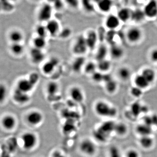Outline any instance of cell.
Returning a JSON list of instances; mask_svg holds the SVG:
<instances>
[{
  "instance_id": "cell-16",
  "label": "cell",
  "mask_w": 157,
  "mask_h": 157,
  "mask_svg": "<svg viewBox=\"0 0 157 157\" xmlns=\"http://www.w3.org/2000/svg\"><path fill=\"white\" fill-rule=\"evenodd\" d=\"M15 117L11 115H7L3 117L2 120V125L7 130H12L16 125Z\"/></svg>"
},
{
  "instance_id": "cell-52",
  "label": "cell",
  "mask_w": 157,
  "mask_h": 157,
  "mask_svg": "<svg viewBox=\"0 0 157 157\" xmlns=\"http://www.w3.org/2000/svg\"><path fill=\"white\" fill-rule=\"evenodd\" d=\"M51 157H67L62 154L60 152L56 151L52 154Z\"/></svg>"
},
{
  "instance_id": "cell-22",
  "label": "cell",
  "mask_w": 157,
  "mask_h": 157,
  "mask_svg": "<svg viewBox=\"0 0 157 157\" xmlns=\"http://www.w3.org/2000/svg\"><path fill=\"white\" fill-rule=\"evenodd\" d=\"M136 132L141 136L151 135L152 133V127L143 123L137 125L136 127Z\"/></svg>"
},
{
  "instance_id": "cell-49",
  "label": "cell",
  "mask_w": 157,
  "mask_h": 157,
  "mask_svg": "<svg viewBox=\"0 0 157 157\" xmlns=\"http://www.w3.org/2000/svg\"><path fill=\"white\" fill-rule=\"evenodd\" d=\"M0 157H11V153L6 147V144L2 146Z\"/></svg>"
},
{
  "instance_id": "cell-3",
  "label": "cell",
  "mask_w": 157,
  "mask_h": 157,
  "mask_svg": "<svg viewBox=\"0 0 157 157\" xmlns=\"http://www.w3.org/2000/svg\"><path fill=\"white\" fill-rule=\"evenodd\" d=\"M88 49L85 37L82 35L76 38L73 47V53L78 56L84 54Z\"/></svg>"
},
{
  "instance_id": "cell-27",
  "label": "cell",
  "mask_w": 157,
  "mask_h": 157,
  "mask_svg": "<svg viewBox=\"0 0 157 157\" xmlns=\"http://www.w3.org/2000/svg\"><path fill=\"white\" fill-rule=\"evenodd\" d=\"M10 50L14 55L19 56L23 53L25 50L24 46L21 43H12L10 46Z\"/></svg>"
},
{
  "instance_id": "cell-36",
  "label": "cell",
  "mask_w": 157,
  "mask_h": 157,
  "mask_svg": "<svg viewBox=\"0 0 157 157\" xmlns=\"http://www.w3.org/2000/svg\"><path fill=\"white\" fill-rule=\"evenodd\" d=\"M128 128L126 125L123 123L116 124L114 132L119 135H124L126 134Z\"/></svg>"
},
{
  "instance_id": "cell-15",
  "label": "cell",
  "mask_w": 157,
  "mask_h": 157,
  "mask_svg": "<svg viewBox=\"0 0 157 157\" xmlns=\"http://www.w3.org/2000/svg\"><path fill=\"white\" fill-rule=\"evenodd\" d=\"M85 38L88 49H94L98 40V35L97 33L94 30L89 31Z\"/></svg>"
},
{
  "instance_id": "cell-40",
  "label": "cell",
  "mask_w": 157,
  "mask_h": 157,
  "mask_svg": "<svg viewBox=\"0 0 157 157\" xmlns=\"http://www.w3.org/2000/svg\"><path fill=\"white\" fill-rule=\"evenodd\" d=\"M97 68V65L93 62H89L84 67L85 72L88 74L92 75L96 72Z\"/></svg>"
},
{
  "instance_id": "cell-57",
  "label": "cell",
  "mask_w": 157,
  "mask_h": 157,
  "mask_svg": "<svg viewBox=\"0 0 157 157\" xmlns=\"http://www.w3.org/2000/svg\"><path fill=\"white\" fill-rule=\"evenodd\" d=\"M155 127H156V128H157V124H156L155 125Z\"/></svg>"
},
{
  "instance_id": "cell-20",
  "label": "cell",
  "mask_w": 157,
  "mask_h": 157,
  "mask_svg": "<svg viewBox=\"0 0 157 157\" xmlns=\"http://www.w3.org/2000/svg\"><path fill=\"white\" fill-rule=\"evenodd\" d=\"M132 11L127 8H124L118 11L117 16L120 21L126 22L131 19Z\"/></svg>"
},
{
  "instance_id": "cell-38",
  "label": "cell",
  "mask_w": 157,
  "mask_h": 157,
  "mask_svg": "<svg viewBox=\"0 0 157 157\" xmlns=\"http://www.w3.org/2000/svg\"><path fill=\"white\" fill-rule=\"evenodd\" d=\"M119 76L122 79L124 80L129 79L131 76V73L130 70L128 68L122 67L119 70Z\"/></svg>"
},
{
  "instance_id": "cell-19",
  "label": "cell",
  "mask_w": 157,
  "mask_h": 157,
  "mask_svg": "<svg viewBox=\"0 0 157 157\" xmlns=\"http://www.w3.org/2000/svg\"><path fill=\"white\" fill-rule=\"evenodd\" d=\"M98 9L104 13L109 12L112 8V0H100L97 3Z\"/></svg>"
},
{
  "instance_id": "cell-41",
  "label": "cell",
  "mask_w": 157,
  "mask_h": 157,
  "mask_svg": "<svg viewBox=\"0 0 157 157\" xmlns=\"http://www.w3.org/2000/svg\"><path fill=\"white\" fill-rule=\"evenodd\" d=\"M7 88L5 84L0 83V104L6 101L7 96Z\"/></svg>"
},
{
  "instance_id": "cell-25",
  "label": "cell",
  "mask_w": 157,
  "mask_h": 157,
  "mask_svg": "<svg viewBox=\"0 0 157 157\" xmlns=\"http://www.w3.org/2000/svg\"><path fill=\"white\" fill-rule=\"evenodd\" d=\"M80 1L82 8L86 12L91 13L95 10V3L94 0H81Z\"/></svg>"
},
{
  "instance_id": "cell-45",
  "label": "cell",
  "mask_w": 157,
  "mask_h": 157,
  "mask_svg": "<svg viewBox=\"0 0 157 157\" xmlns=\"http://www.w3.org/2000/svg\"><path fill=\"white\" fill-rule=\"evenodd\" d=\"M65 4L72 9H77L80 4L79 0H64Z\"/></svg>"
},
{
  "instance_id": "cell-42",
  "label": "cell",
  "mask_w": 157,
  "mask_h": 157,
  "mask_svg": "<svg viewBox=\"0 0 157 157\" xmlns=\"http://www.w3.org/2000/svg\"><path fill=\"white\" fill-rule=\"evenodd\" d=\"M109 157H122L120 150L115 146H111L109 148Z\"/></svg>"
},
{
  "instance_id": "cell-4",
  "label": "cell",
  "mask_w": 157,
  "mask_h": 157,
  "mask_svg": "<svg viewBox=\"0 0 157 157\" xmlns=\"http://www.w3.org/2000/svg\"><path fill=\"white\" fill-rule=\"evenodd\" d=\"M23 145L26 150H31L35 147L37 142L36 135L32 132H26L22 136Z\"/></svg>"
},
{
  "instance_id": "cell-35",
  "label": "cell",
  "mask_w": 157,
  "mask_h": 157,
  "mask_svg": "<svg viewBox=\"0 0 157 157\" xmlns=\"http://www.w3.org/2000/svg\"><path fill=\"white\" fill-rule=\"evenodd\" d=\"M110 67L111 63L110 62L106 59L98 61L97 64V68L102 72H106L108 71L110 69Z\"/></svg>"
},
{
  "instance_id": "cell-24",
  "label": "cell",
  "mask_w": 157,
  "mask_h": 157,
  "mask_svg": "<svg viewBox=\"0 0 157 157\" xmlns=\"http://www.w3.org/2000/svg\"><path fill=\"white\" fill-rule=\"evenodd\" d=\"M139 143L144 148L149 149L153 145L154 141L151 135H148L141 136L139 140Z\"/></svg>"
},
{
  "instance_id": "cell-33",
  "label": "cell",
  "mask_w": 157,
  "mask_h": 157,
  "mask_svg": "<svg viewBox=\"0 0 157 157\" xmlns=\"http://www.w3.org/2000/svg\"><path fill=\"white\" fill-rule=\"evenodd\" d=\"M107 49L106 46L101 45L99 47L97 54H96V59L98 61L104 59L107 56Z\"/></svg>"
},
{
  "instance_id": "cell-54",
  "label": "cell",
  "mask_w": 157,
  "mask_h": 157,
  "mask_svg": "<svg viewBox=\"0 0 157 157\" xmlns=\"http://www.w3.org/2000/svg\"><path fill=\"white\" fill-rule=\"evenodd\" d=\"M2 11V4H1V2H0V12Z\"/></svg>"
},
{
  "instance_id": "cell-32",
  "label": "cell",
  "mask_w": 157,
  "mask_h": 157,
  "mask_svg": "<svg viewBox=\"0 0 157 157\" xmlns=\"http://www.w3.org/2000/svg\"><path fill=\"white\" fill-rule=\"evenodd\" d=\"M33 43L34 47L42 50L46 45L47 42H46V38L37 36L36 38H34Z\"/></svg>"
},
{
  "instance_id": "cell-11",
  "label": "cell",
  "mask_w": 157,
  "mask_h": 157,
  "mask_svg": "<svg viewBox=\"0 0 157 157\" xmlns=\"http://www.w3.org/2000/svg\"><path fill=\"white\" fill-rule=\"evenodd\" d=\"M59 63L58 59L53 57L43 65L42 70L44 74L46 75L51 74Z\"/></svg>"
},
{
  "instance_id": "cell-53",
  "label": "cell",
  "mask_w": 157,
  "mask_h": 157,
  "mask_svg": "<svg viewBox=\"0 0 157 157\" xmlns=\"http://www.w3.org/2000/svg\"><path fill=\"white\" fill-rule=\"evenodd\" d=\"M57 1H58V0H47V3L51 4V5H52L53 3H54Z\"/></svg>"
},
{
  "instance_id": "cell-55",
  "label": "cell",
  "mask_w": 157,
  "mask_h": 157,
  "mask_svg": "<svg viewBox=\"0 0 157 157\" xmlns=\"http://www.w3.org/2000/svg\"><path fill=\"white\" fill-rule=\"evenodd\" d=\"M9 1H10V2H11L14 3L15 2H17L18 0H9Z\"/></svg>"
},
{
  "instance_id": "cell-51",
  "label": "cell",
  "mask_w": 157,
  "mask_h": 157,
  "mask_svg": "<svg viewBox=\"0 0 157 157\" xmlns=\"http://www.w3.org/2000/svg\"><path fill=\"white\" fill-rule=\"evenodd\" d=\"M151 59L153 61L157 62V49H154L151 52Z\"/></svg>"
},
{
  "instance_id": "cell-43",
  "label": "cell",
  "mask_w": 157,
  "mask_h": 157,
  "mask_svg": "<svg viewBox=\"0 0 157 157\" xmlns=\"http://www.w3.org/2000/svg\"><path fill=\"white\" fill-rule=\"evenodd\" d=\"M71 34L72 30L70 28L66 27L63 29L61 31H60L59 34L62 39H66L70 37Z\"/></svg>"
},
{
  "instance_id": "cell-48",
  "label": "cell",
  "mask_w": 157,
  "mask_h": 157,
  "mask_svg": "<svg viewBox=\"0 0 157 157\" xmlns=\"http://www.w3.org/2000/svg\"><path fill=\"white\" fill-rule=\"evenodd\" d=\"M92 77L93 80L96 82H99L103 81L104 78V74L100 73V72H95L92 75Z\"/></svg>"
},
{
  "instance_id": "cell-31",
  "label": "cell",
  "mask_w": 157,
  "mask_h": 157,
  "mask_svg": "<svg viewBox=\"0 0 157 157\" xmlns=\"http://www.w3.org/2000/svg\"><path fill=\"white\" fill-rule=\"evenodd\" d=\"M59 90V84L54 81L48 82L46 86V91L48 95L53 96L56 94Z\"/></svg>"
},
{
  "instance_id": "cell-46",
  "label": "cell",
  "mask_w": 157,
  "mask_h": 157,
  "mask_svg": "<svg viewBox=\"0 0 157 157\" xmlns=\"http://www.w3.org/2000/svg\"><path fill=\"white\" fill-rule=\"evenodd\" d=\"M65 5L66 4L64 0H58L52 5L53 9H56L57 11H61L64 8Z\"/></svg>"
},
{
  "instance_id": "cell-30",
  "label": "cell",
  "mask_w": 157,
  "mask_h": 157,
  "mask_svg": "<svg viewBox=\"0 0 157 157\" xmlns=\"http://www.w3.org/2000/svg\"><path fill=\"white\" fill-rule=\"evenodd\" d=\"M141 75L144 77L150 83L154 81L155 78V73L153 70L150 68H146L142 71Z\"/></svg>"
},
{
  "instance_id": "cell-12",
  "label": "cell",
  "mask_w": 157,
  "mask_h": 157,
  "mask_svg": "<svg viewBox=\"0 0 157 157\" xmlns=\"http://www.w3.org/2000/svg\"><path fill=\"white\" fill-rule=\"evenodd\" d=\"M34 86H35L28 78H22L17 82L16 88L23 92L29 94L33 90Z\"/></svg>"
},
{
  "instance_id": "cell-18",
  "label": "cell",
  "mask_w": 157,
  "mask_h": 157,
  "mask_svg": "<svg viewBox=\"0 0 157 157\" xmlns=\"http://www.w3.org/2000/svg\"><path fill=\"white\" fill-rule=\"evenodd\" d=\"M148 108L145 106L141 105L138 102H135L132 104L131 107V112L132 116L137 117L142 113L147 112Z\"/></svg>"
},
{
  "instance_id": "cell-58",
  "label": "cell",
  "mask_w": 157,
  "mask_h": 157,
  "mask_svg": "<svg viewBox=\"0 0 157 157\" xmlns=\"http://www.w3.org/2000/svg\"><path fill=\"white\" fill-rule=\"evenodd\" d=\"M1 149L0 148V156H1Z\"/></svg>"
},
{
  "instance_id": "cell-6",
  "label": "cell",
  "mask_w": 157,
  "mask_h": 157,
  "mask_svg": "<svg viewBox=\"0 0 157 157\" xmlns=\"http://www.w3.org/2000/svg\"><path fill=\"white\" fill-rule=\"evenodd\" d=\"M30 56L32 62L35 64H39L44 60L45 55L42 49L33 47L30 51Z\"/></svg>"
},
{
  "instance_id": "cell-59",
  "label": "cell",
  "mask_w": 157,
  "mask_h": 157,
  "mask_svg": "<svg viewBox=\"0 0 157 157\" xmlns=\"http://www.w3.org/2000/svg\"></svg>"
},
{
  "instance_id": "cell-9",
  "label": "cell",
  "mask_w": 157,
  "mask_h": 157,
  "mask_svg": "<svg viewBox=\"0 0 157 157\" xmlns=\"http://www.w3.org/2000/svg\"><path fill=\"white\" fill-rule=\"evenodd\" d=\"M13 98L15 102L21 104H26L30 100V97L29 94L21 91L17 88L14 91Z\"/></svg>"
},
{
  "instance_id": "cell-39",
  "label": "cell",
  "mask_w": 157,
  "mask_h": 157,
  "mask_svg": "<svg viewBox=\"0 0 157 157\" xmlns=\"http://www.w3.org/2000/svg\"><path fill=\"white\" fill-rule=\"evenodd\" d=\"M105 83V88L108 93L112 94L115 92L117 88V84L115 81L112 79Z\"/></svg>"
},
{
  "instance_id": "cell-13",
  "label": "cell",
  "mask_w": 157,
  "mask_h": 157,
  "mask_svg": "<svg viewBox=\"0 0 157 157\" xmlns=\"http://www.w3.org/2000/svg\"><path fill=\"white\" fill-rule=\"evenodd\" d=\"M142 33L139 28L133 27L130 29L127 33V37L130 42L135 43L140 40Z\"/></svg>"
},
{
  "instance_id": "cell-29",
  "label": "cell",
  "mask_w": 157,
  "mask_h": 157,
  "mask_svg": "<svg viewBox=\"0 0 157 157\" xmlns=\"http://www.w3.org/2000/svg\"><path fill=\"white\" fill-rule=\"evenodd\" d=\"M110 54L113 58L120 59L123 56V49L118 45H112L110 49Z\"/></svg>"
},
{
  "instance_id": "cell-1",
  "label": "cell",
  "mask_w": 157,
  "mask_h": 157,
  "mask_svg": "<svg viewBox=\"0 0 157 157\" xmlns=\"http://www.w3.org/2000/svg\"><path fill=\"white\" fill-rule=\"evenodd\" d=\"M95 111L98 115L103 117H113L117 114V109L106 102L99 101L96 103Z\"/></svg>"
},
{
  "instance_id": "cell-50",
  "label": "cell",
  "mask_w": 157,
  "mask_h": 157,
  "mask_svg": "<svg viewBox=\"0 0 157 157\" xmlns=\"http://www.w3.org/2000/svg\"><path fill=\"white\" fill-rule=\"evenodd\" d=\"M126 157H140V155L135 150H130L127 153Z\"/></svg>"
},
{
  "instance_id": "cell-10",
  "label": "cell",
  "mask_w": 157,
  "mask_h": 157,
  "mask_svg": "<svg viewBox=\"0 0 157 157\" xmlns=\"http://www.w3.org/2000/svg\"><path fill=\"white\" fill-rule=\"evenodd\" d=\"M45 26L48 31V35L52 36H55L59 33V23L56 20L51 19L46 22Z\"/></svg>"
},
{
  "instance_id": "cell-7",
  "label": "cell",
  "mask_w": 157,
  "mask_h": 157,
  "mask_svg": "<svg viewBox=\"0 0 157 157\" xmlns=\"http://www.w3.org/2000/svg\"><path fill=\"white\" fill-rule=\"evenodd\" d=\"M146 17L153 18L157 17V2L156 0H150L144 6L143 9Z\"/></svg>"
},
{
  "instance_id": "cell-8",
  "label": "cell",
  "mask_w": 157,
  "mask_h": 157,
  "mask_svg": "<svg viewBox=\"0 0 157 157\" xmlns=\"http://www.w3.org/2000/svg\"><path fill=\"white\" fill-rule=\"evenodd\" d=\"M43 119V116L41 112L38 111H32L29 113L26 117L27 121L33 126L37 125L41 123Z\"/></svg>"
},
{
  "instance_id": "cell-34",
  "label": "cell",
  "mask_w": 157,
  "mask_h": 157,
  "mask_svg": "<svg viewBox=\"0 0 157 157\" xmlns=\"http://www.w3.org/2000/svg\"><path fill=\"white\" fill-rule=\"evenodd\" d=\"M6 145L11 153L14 152L16 150L17 147V139L14 137H11L7 141Z\"/></svg>"
},
{
  "instance_id": "cell-23",
  "label": "cell",
  "mask_w": 157,
  "mask_h": 157,
  "mask_svg": "<svg viewBox=\"0 0 157 157\" xmlns=\"http://www.w3.org/2000/svg\"><path fill=\"white\" fill-rule=\"evenodd\" d=\"M145 16L143 10L136 9L132 11L131 19L135 22H140L144 20Z\"/></svg>"
},
{
  "instance_id": "cell-56",
  "label": "cell",
  "mask_w": 157,
  "mask_h": 157,
  "mask_svg": "<svg viewBox=\"0 0 157 157\" xmlns=\"http://www.w3.org/2000/svg\"><path fill=\"white\" fill-rule=\"evenodd\" d=\"M32 1H35V2H37V1H40V0H32Z\"/></svg>"
},
{
  "instance_id": "cell-14",
  "label": "cell",
  "mask_w": 157,
  "mask_h": 157,
  "mask_svg": "<svg viewBox=\"0 0 157 157\" xmlns=\"http://www.w3.org/2000/svg\"><path fill=\"white\" fill-rule=\"evenodd\" d=\"M70 95L72 100L77 103H81L84 100V94L81 89L78 86H74L71 89Z\"/></svg>"
},
{
  "instance_id": "cell-28",
  "label": "cell",
  "mask_w": 157,
  "mask_h": 157,
  "mask_svg": "<svg viewBox=\"0 0 157 157\" xmlns=\"http://www.w3.org/2000/svg\"><path fill=\"white\" fill-rule=\"evenodd\" d=\"M85 59L83 57L79 56L75 59L72 64V69L74 72L78 73L84 66Z\"/></svg>"
},
{
  "instance_id": "cell-47",
  "label": "cell",
  "mask_w": 157,
  "mask_h": 157,
  "mask_svg": "<svg viewBox=\"0 0 157 157\" xmlns=\"http://www.w3.org/2000/svg\"><path fill=\"white\" fill-rule=\"evenodd\" d=\"M28 78L34 86H35L39 81V76L38 73H31Z\"/></svg>"
},
{
  "instance_id": "cell-2",
  "label": "cell",
  "mask_w": 157,
  "mask_h": 157,
  "mask_svg": "<svg viewBox=\"0 0 157 157\" xmlns=\"http://www.w3.org/2000/svg\"><path fill=\"white\" fill-rule=\"evenodd\" d=\"M53 8L51 4L44 3L40 7L38 13V19L40 22H47L51 19Z\"/></svg>"
},
{
  "instance_id": "cell-5",
  "label": "cell",
  "mask_w": 157,
  "mask_h": 157,
  "mask_svg": "<svg viewBox=\"0 0 157 157\" xmlns=\"http://www.w3.org/2000/svg\"><path fill=\"white\" fill-rule=\"evenodd\" d=\"M80 149L85 154L92 155L96 152V144L91 140L85 139L80 144Z\"/></svg>"
},
{
  "instance_id": "cell-17",
  "label": "cell",
  "mask_w": 157,
  "mask_h": 157,
  "mask_svg": "<svg viewBox=\"0 0 157 157\" xmlns=\"http://www.w3.org/2000/svg\"><path fill=\"white\" fill-rule=\"evenodd\" d=\"M120 21L117 16L112 14L109 15L106 18L105 25L109 29L114 30L119 26Z\"/></svg>"
},
{
  "instance_id": "cell-37",
  "label": "cell",
  "mask_w": 157,
  "mask_h": 157,
  "mask_svg": "<svg viewBox=\"0 0 157 157\" xmlns=\"http://www.w3.org/2000/svg\"><path fill=\"white\" fill-rule=\"evenodd\" d=\"M36 30L38 36L46 38L48 35L45 25H38L36 28Z\"/></svg>"
},
{
  "instance_id": "cell-21",
  "label": "cell",
  "mask_w": 157,
  "mask_h": 157,
  "mask_svg": "<svg viewBox=\"0 0 157 157\" xmlns=\"http://www.w3.org/2000/svg\"><path fill=\"white\" fill-rule=\"evenodd\" d=\"M9 36L12 43H21L24 38L23 34L20 31L17 30L11 31Z\"/></svg>"
},
{
  "instance_id": "cell-44",
  "label": "cell",
  "mask_w": 157,
  "mask_h": 157,
  "mask_svg": "<svg viewBox=\"0 0 157 157\" xmlns=\"http://www.w3.org/2000/svg\"><path fill=\"white\" fill-rule=\"evenodd\" d=\"M131 94L135 98H140L143 94L142 89L135 86L132 88L131 90Z\"/></svg>"
},
{
  "instance_id": "cell-26",
  "label": "cell",
  "mask_w": 157,
  "mask_h": 157,
  "mask_svg": "<svg viewBox=\"0 0 157 157\" xmlns=\"http://www.w3.org/2000/svg\"><path fill=\"white\" fill-rule=\"evenodd\" d=\"M135 84L136 86L141 89H144L148 87L150 83L147 81L141 74L137 75L135 78Z\"/></svg>"
}]
</instances>
